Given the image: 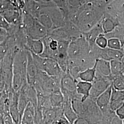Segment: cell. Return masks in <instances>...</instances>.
<instances>
[{
  "instance_id": "obj_1",
  "label": "cell",
  "mask_w": 124,
  "mask_h": 124,
  "mask_svg": "<svg viewBox=\"0 0 124 124\" xmlns=\"http://www.w3.org/2000/svg\"><path fill=\"white\" fill-rule=\"evenodd\" d=\"M105 9L89 1L73 14L70 20L83 34L100 22L104 16Z\"/></svg>"
},
{
  "instance_id": "obj_2",
  "label": "cell",
  "mask_w": 124,
  "mask_h": 124,
  "mask_svg": "<svg viewBox=\"0 0 124 124\" xmlns=\"http://www.w3.org/2000/svg\"><path fill=\"white\" fill-rule=\"evenodd\" d=\"M27 51L25 48L18 49L13 59V76L12 89L18 92L23 86L26 84Z\"/></svg>"
},
{
  "instance_id": "obj_3",
  "label": "cell",
  "mask_w": 124,
  "mask_h": 124,
  "mask_svg": "<svg viewBox=\"0 0 124 124\" xmlns=\"http://www.w3.org/2000/svg\"><path fill=\"white\" fill-rule=\"evenodd\" d=\"M60 77H53L39 71L33 85L38 95L49 96L53 92L60 89Z\"/></svg>"
},
{
  "instance_id": "obj_4",
  "label": "cell",
  "mask_w": 124,
  "mask_h": 124,
  "mask_svg": "<svg viewBox=\"0 0 124 124\" xmlns=\"http://www.w3.org/2000/svg\"><path fill=\"white\" fill-rule=\"evenodd\" d=\"M22 26L28 38L42 40L48 35V32L39 22L27 12L23 13Z\"/></svg>"
},
{
  "instance_id": "obj_5",
  "label": "cell",
  "mask_w": 124,
  "mask_h": 124,
  "mask_svg": "<svg viewBox=\"0 0 124 124\" xmlns=\"http://www.w3.org/2000/svg\"><path fill=\"white\" fill-rule=\"evenodd\" d=\"M31 53L36 66L39 71H42L51 76L62 77L64 72L55 60L48 58H43L40 55Z\"/></svg>"
},
{
  "instance_id": "obj_6",
  "label": "cell",
  "mask_w": 124,
  "mask_h": 124,
  "mask_svg": "<svg viewBox=\"0 0 124 124\" xmlns=\"http://www.w3.org/2000/svg\"><path fill=\"white\" fill-rule=\"evenodd\" d=\"M91 46L85 37L82 35L76 39L70 41L68 48V58H82L90 53Z\"/></svg>"
},
{
  "instance_id": "obj_7",
  "label": "cell",
  "mask_w": 124,
  "mask_h": 124,
  "mask_svg": "<svg viewBox=\"0 0 124 124\" xmlns=\"http://www.w3.org/2000/svg\"><path fill=\"white\" fill-rule=\"evenodd\" d=\"M78 80H75L70 74L66 72L62 76L60 80V89L64 98L80 99L81 98L76 93V84Z\"/></svg>"
},
{
  "instance_id": "obj_8",
  "label": "cell",
  "mask_w": 124,
  "mask_h": 124,
  "mask_svg": "<svg viewBox=\"0 0 124 124\" xmlns=\"http://www.w3.org/2000/svg\"><path fill=\"white\" fill-rule=\"evenodd\" d=\"M112 84V78H105L96 75V77L92 83V88L89 98L96 100V98Z\"/></svg>"
},
{
  "instance_id": "obj_9",
  "label": "cell",
  "mask_w": 124,
  "mask_h": 124,
  "mask_svg": "<svg viewBox=\"0 0 124 124\" xmlns=\"http://www.w3.org/2000/svg\"><path fill=\"white\" fill-rule=\"evenodd\" d=\"M23 12L16 9L12 6L0 13L8 23L11 25L20 26L22 25Z\"/></svg>"
},
{
  "instance_id": "obj_10",
  "label": "cell",
  "mask_w": 124,
  "mask_h": 124,
  "mask_svg": "<svg viewBox=\"0 0 124 124\" xmlns=\"http://www.w3.org/2000/svg\"><path fill=\"white\" fill-rule=\"evenodd\" d=\"M27 63L26 66L27 82L33 86L39 70L36 66L31 53L27 50Z\"/></svg>"
},
{
  "instance_id": "obj_11",
  "label": "cell",
  "mask_w": 124,
  "mask_h": 124,
  "mask_svg": "<svg viewBox=\"0 0 124 124\" xmlns=\"http://www.w3.org/2000/svg\"><path fill=\"white\" fill-rule=\"evenodd\" d=\"M112 89V86L111 84V85L109 86L106 91L101 94L95 100L96 104L101 110L102 114L110 109L109 105L111 98Z\"/></svg>"
},
{
  "instance_id": "obj_12",
  "label": "cell",
  "mask_w": 124,
  "mask_h": 124,
  "mask_svg": "<svg viewBox=\"0 0 124 124\" xmlns=\"http://www.w3.org/2000/svg\"><path fill=\"white\" fill-rule=\"evenodd\" d=\"M124 91H118L112 87L111 98L109 105L110 109L115 112L117 109L124 105Z\"/></svg>"
},
{
  "instance_id": "obj_13",
  "label": "cell",
  "mask_w": 124,
  "mask_h": 124,
  "mask_svg": "<svg viewBox=\"0 0 124 124\" xmlns=\"http://www.w3.org/2000/svg\"><path fill=\"white\" fill-rule=\"evenodd\" d=\"M95 66L97 75L105 78H111L110 61L97 58L95 61Z\"/></svg>"
},
{
  "instance_id": "obj_14",
  "label": "cell",
  "mask_w": 124,
  "mask_h": 124,
  "mask_svg": "<svg viewBox=\"0 0 124 124\" xmlns=\"http://www.w3.org/2000/svg\"><path fill=\"white\" fill-rule=\"evenodd\" d=\"M100 21L87 32L83 34L91 47L95 44V41L99 36L104 34Z\"/></svg>"
},
{
  "instance_id": "obj_15",
  "label": "cell",
  "mask_w": 124,
  "mask_h": 124,
  "mask_svg": "<svg viewBox=\"0 0 124 124\" xmlns=\"http://www.w3.org/2000/svg\"><path fill=\"white\" fill-rule=\"evenodd\" d=\"M62 109L63 115L71 124H73L78 117L73 108L70 99L64 98V102L62 105Z\"/></svg>"
},
{
  "instance_id": "obj_16",
  "label": "cell",
  "mask_w": 124,
  "mask_h": 124,
  "mask_svg": "<svg viewBox=\"0 0 124 124\" xmlns=\"http://www.w3.org/2000/svg\"><path fill=\"white\" fill-rule=\"evenodd\" d=\"M25 48L32 53L40 55L43 52L44 46L42 40H34L28 37Z\"/></svg>"
},
{
  "instance_id": "obj_17",
  "label": "cell",
  "mask_w": 124,
  "mask_h": 124,
  "mask_svg": "<svg viewBox=\"0 0 124 124\" xmlns=\"http://www.w3.org/2000/svg\"><path fill=\"white\" fill-rule=\"evenodd\" d=\"M92 88V83L78 80L76 84V93L84 102L89 98L90 91Z\"/></svg>"
},
{
  "instance_id": "obj_18",
  "label": "cell",
  "mask_w": 124,
  "mask_h": 124,
  "mask_svg": "<svg viewBox=\"0 0 124 124\" xmlns=\"http://www.w3.org/2000/svg\"><path fill=\"white\" fill-rule=\"evenodd\" d=\"M18 92H15L13 101L11 102L9 108V114L13 120L15 124H20V115L18 108Z\"/></svg>"
},
{
  "instance_id": "obj_19",
  "label": "cell",
  "mask_w": 124,
  "mask_h": 124,
  "mask_svg": "<svg viewBox=\"0 0 124 124\" xmlns=\"http://www.w3.org/2000/svg\"><path fill=\"white\" fill-rule=\"evenodd\" d=\"M36 109L33 104L29 102L23 114L20 124H34Z\"/></svg>"
},
{
  "instance_id": "obj_20",
  "label": "cell",
  "mask_w": 124,
  "mask_h": 124,
  "mask_svg": "<svg viewBox=\"0 0 124 124\" xmlns=\"http://www.w3.org/2000/svg\"><path fill=\"white\" fill-rule=\"evenodd\" d=\"M48 98L52 108L62 107L64 102V97L60 89L50 93Z\"/></svg>"
},
{
  "instance_id": "obj_21",
  "label": "cell",
  "mask_w": 124,
  "mask_h": 124,
  "mask_svg": "<svg viewBox=\"0 0 124 124\" xmlns=\"http://www.w3.org/2000/svg\"><path fill=\"white\" fill-rule=\"evenodd\" d=\"M96 71L95 62L93 67L89 68L80 72L78 76V80L92 83L96 77Z\"/></svg>"
},
{
  "instance_id": "obj_22",
  "label": "cell",
  "mask_w": 124,
  "mask_h": 124,
  "mask_svg": "<svg viewBox=\"0 0 124 124\" xmlns=\"http://www.w3.org/2000/svg\"><path fill=\"white\" fill-rule=\"evenodd\" d=\"M19 96L18 99V108L20 115V122L22 119L23 114L27 106L29 103L25 93L24 90L21 89L18 92Z\"/></svg>"
},
{
  "instance_id": "obj_23",
  "label": "cell",
  "mask_w": 124,
  "mask_h": 124,
  "mask_svg": "<svg viewBox=\"0 0 124 124\" xmlns=\"http://www.w3.org/2000/svg\"><path fill=\"white\" fill-rule=\"evenodd\" d=\"M111 76L124 75V61H110Z\"/></svg>"
},
{
  "instance_id": "obj_24",
  "label": "cell",
  "mask_w": 124,
  "mask_h": 124,
  "mask_svg": "<svg viewBox=\"0 0 124 124\" xmlns=\"http://www.w3.org/2000/svg\"><path fill=\"white\" fill-rule=\"evenodd\" d=\"M111 78L112 87L118 91H124V75L111 76Z\"/></svg>"
},
{
  "instance_id": "obj_25",
  "label": "cell",
  "mask_w": 124,
  "mask_h": 124,
  "mask_svg": "<svg viewBox=\"0 0 124 124\" xmlns=\"http://www.w3.org/2000/svg\"><path fill=\"white\" fill-rule=\"evenodd\" d=\"M123 44L117 38H110L108 39L107 47L110 49L122 50Z\"/></svg>"
},
{
  "instance_id": "obj_26",
  "label": "cell",
  "mask_w": 124,
  "mask_h": 124,
  "mask_svg": "<svg viewBox=\"0 0 124 124\" xmlns=\"http://www.w3.org/2000/svg\"><path fill=\"white\" fill-rule=\"evenodd\" d=\"M12 6L18 10L23 12L26 7V1L25 0H10Z\"/></svg>"
},
{
  "instance_id": "obj_27",
  "label": "cell",
  "mask_w": 124,
  "mask_h": 124,
  "mask_svg": "<svg viewBox=\"0 0 124 124\" xmlns=\"http://www.w3.org/2000/svg\"><path fill=\"white\" fill-rule=\"evenodd\" d=\"M107 43L108 39L103 35L99 36L95 41V44L101 49H104L107 47Z\"/></svg>"
},
{
  "instance_id": "obj_28",
  "label": "cell",
  "mask_w": 124,
  "mask_h": 124,
  "mask_svg": "<svg viewBox=\"0 0 124 124\" xmlns=\"http://www.w3.org/2000/svg\"><path fill=\"white\" fill-rule=\"evenodd\" d=\"M50 124H72L62 114L57 116Z\"/></svg>"
},
{
  "instance_id": "obj_29",
  "label": "cell",
  "mask_w": 124,
  "mask_h": 124,
  "mask_svg": "<svg viewBox=\"0 0 124 124\" xmlns=\"http://www.w3.org/2000/svg\"><path fill=\"white\" fill-rule=\"evenodd\" d=\"M11 6L10 0H0V13L8 9Z\"/></svg>"
},
{
  "instance_id": "obj_30",
  "label": "cell",
  "mask_w": 124,
  "mask_h": 124,
  "mask_svg": "<svg viewBox=\"0 0 124 124\" xmlns=\"http://www.w3.org/2000/svg\"><path fill=\"white\" fill-rule=\"evenodd\" d=\"M10 26V24L8 23L3 17L0 14V28L3 29L8 31Z\"/></svg>"
},
{
  "instance_id": "obj_31",
  "label": "cell",
  "mask_w": 124,
  "mask_h": 124,
  "mask_svg": "<svg viewBox=\"0 0 124 124\" xmlns=\"http://www.w3.org/2000/svg\"><path fill=\"white\" fill-rule=\"evenodd\" d=\"M115 115L120 120H123L124 119V105L120 107L115 112Z\"/></svg>"
},
{
  "instance_id": "obj_32",
  "label": "cell",
  "mask_w": 124,
  "mask_h": 124,
  "mask_svg": "<svg viewBox=\"0 0 124 124\" xmlns=\"http://www.w3.org/2000/svg\"><path fill=\"white\" fill-rule=\"evenodd\" d=\"M73 124H95L87 119L83 117H78Z\"/></svg>"
},
{
  "instance_id": "obj_33",
  "label": "cell",
  "mask_w": 124,
  "mask_h": 124,
  "mask_svg": "<svg viewBox=\"0 0 124 124\" xmlns=\"http://www.w3.org/2000/svg\"><path fill=\"white\" fill-rule=\"evenodd\" d=\"M8 32L3 29L0 28V44L3 43L8 36Z\"/></svg>"
},
{
  "instance_id": "obj_34",
  "label": "cell",
  "mask_w": 124,
  "mask_h": 124,
  "mask_svg": "<svg viewBox=\"0 0 124 124\" xmlns=\"http://www.w3.org/2000/svg\"><path fill=\"white\" fill-rule=\"evenodd\" d=\"M3 124H15L9 113H6L3 116Z\"/></svg>"
},
{
  "instance_id": "obj_35",
  "label": "cell",
  "mask_w": 124,
  "mask_h": 124,
  "mask_svg": "<svg viewBox=\"0 0 124 124\" xmlns=\"http://www.w3.org/2000/svg\"><path fill=\"white\" fill-rule=\"evenodd\" d=\"M8 52V50L6 47L4 43L0 44V62L4 57L5 55Z\"/></svg>"
},
{
  "instance_id": "obj_36",
  "label": "cell",
  "mask_w": 124,
  "mask_h": 124,
  "mask_svg": "<svg viewBox=\"0 0 124 124\" xmlns=\"http://www.w3.org/2000/svg\"><path fill=\"white\" fill-rule=\"evenodd\" d=\"M34 0L40 3H47L51 1V0Z\"/></svg>"
},
{
  "instance_id": "obj_37",
  "label": "cell",
  "mask_w": 124,
  "mask_h": 124,
  "mask_svg": "<svg viewBox=\"0 0 124 124\" xmlns=\"http://www.w3.org/2000/svg\"><path fill=\"white\" fill-rule=\"evenodd\" d=\"M3 124V116L0 114V124Z\"/></svg>"
},
{
  "instance_id": "obj_38",
  "label": "cell",
  "mask_w": 124,
  "mask_h": 124,
  "mask_svg": "<svg viewBox=\"0 0 124 124\" xmlns=\"http://www.w3.org/2000/svg\"><path fill=\"white\" fill-rule=\"evenodd\" d=\"M3 91H0V98H1V95H2V93H3Z\"/></svg>"
},
{
  "instance_id": "obj_39",
  "label": "cell",
  "mask_w": 124,
  "mask_h": 124,
  "mask_svg": "<svg viewBox=\"0 0 124 124\" xmlns=\"http://www.w3.org/2000/svg\"></svg>"
}]
</instances>
